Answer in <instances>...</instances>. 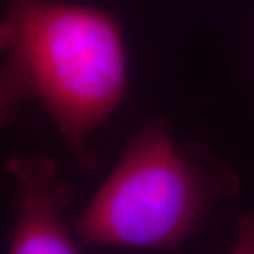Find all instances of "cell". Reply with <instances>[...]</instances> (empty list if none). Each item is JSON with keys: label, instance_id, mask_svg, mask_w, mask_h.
I'll return each instance as SVG.
<instances>
[{"label": "cell", "instance_id": "obj_1", "mask_svg": "<svg viewBox=\"0 0 254 254\" xmlns=\"http://www.w3.org/2000/svg\"><path fill=\"white\" fill-rule=\"evenodd\" d=\"M11 41L0 65V127L38 100L78 164L98 163L91 136L126 96L127 58L118 21L96 7L9 0Z\"/></svg>", "mask_w": 254, "mask_h": 254}, {"label": "cell", "instance_id": "obj_2", "mask_svg": "<svg viewBox=\"0 0 254 254\" xmlns=\"http://www.w3.org/2000/svg\"><path fill=\"white\" fill-rule=\"evenodd\" d=\"M239 190L233 167L206 145L177 143L167 120L154 119L130 140L82 212L78 240L83 246L171 252Z\"/></svg>", "mask_w": 254, "mask_h": 254}, {"label": "cell", "instance_id": "obj_3", "mask_svg": "<svg viewBox=\"0 0 254 254\" xmlns=\"http://www.w3.org/2000/svg\"><path fill=\"white\" fill-rule=\"evenodd\" d=\"M4 167L17 182L9 254H79L63 219L75 190L60 178L54 160L14 155Z\"/></svg>", "mask_w": 254, "mask_h": 254}, {"label": "cell", "instance_id": "obj_4", "mask_svg": "<svg viewBox=\"0 0 254 254\" xmlns=\"http://www.w3.org/2000/svg\"><path fill=\"white\" fill-rule=\"evenodd\" d=\"M229 254H254V212L240 218L236 242Z\"/></svg>", "mask_w": 254, "mask_h": 254}, {"label": "cell", "instance_id": "obj_5", "mask_svg": "<svg viewBox=\"0 0 254 254\" xmlns=\"http://www.w3.org/2000/svg\"><path fill=\"white\" fill-rule=\"evenodd\" d=\"M11 34H13L11 24L4 16V18H0V53L6 51L9 48L10 41H11Z\"/></svg>", "mask_w": 254, "mask_h": 254}]
</instances>
